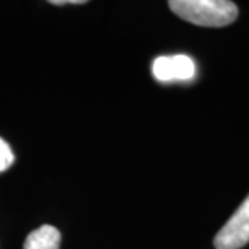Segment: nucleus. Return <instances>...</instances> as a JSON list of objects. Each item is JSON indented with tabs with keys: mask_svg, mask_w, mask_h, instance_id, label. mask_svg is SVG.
<instances>
[{
	"mask_svg": "<svg viewBox=\"0 0 249 249\" xmlns=\"http://www.w3.org/2000/svg\"><path fill=\"white\" fill-rule=\"evenodd\" d=\"M169 7L178 17L198 27H226L238 17L237 4L229 0H172Z\"/></svg>",
	"mask_w": 249,
	"mask_h": 249,
	"instance_id": "f257e3e1",
	"label": "nucleus"
},
{
	"mask_svg": "<svg viewBox=\"0 0 249 249\" xmlns=\"http://www.w3.org/2000/svg\"><path fill=\"white\" fill-rule=\"evenodd\" d=\"M249 242V194L216 234V249H241Z\"/></svg>",
	"mask_w": 249,
	"mask_h": 249,
	"instance_id": "f03ea898",
	"label": "nucleus"
},
{
	"mask_svg": "<svg viewBox=\"0 0 249 249\" xmlns=\"http://www.w3.org/2000/svg\"><path fill=\"white\" fill-rule=\"evenodd\" d=\"M60 242V231L50 224H45L28 235L24 242V249H58Z\"/></svg>",
	"mask_w": 249,
	"mask_h": 249,
	"instance_id": "7ed1b4c3",
	"label": "nucleus"
},
{
	"mask_svg": "<svg viewBox=\"0 0 249 249\" xmlns=\"http://www.w3.org/2000/svg\"><path fill=\"white\" fill-rule=\"evenodd\" d=\"M172 68H173V79L175 80H191L196 76V67L194 60L186 54L172 55Z\"/></svg>",
	"mask_w": 249,
	"mask_h": 249,
	"instance_id": "20e7f679",
	"label": "nucleus"
},
{
	"mask_svg": "<svg viewBox=\"0 0 249 249\" xmlns=\"http://www.w3.org/2000/svg\"><path fill=\"white\" fill-rule=\"evenodd\" d=\"M152 75L160 82H172L173 79V68H172V58L162 55L155 58L152 62Z\"/></svg>",
	"mask_w": 249,
	"mask_h": 249,
	"instance_id": "39448f33",
	"label": "nucleus"
},
{
	"mask_svg": "<svg viewBox=\"0 0 249 249\" xmlns=\"http://www.w3.org/2000/svg\"><path fill=\"white\" fill-rule=\"evenodd\" d=\"M14 162V154L11 151L7 142L0 137V172L7 170Z\"/></svg>",
	"mask_w": 249,
	"mask_h": 249,
	"instance_id": "423d86ee",
	"label": "nucleus"
},
{
	"mask_svg": "<svg viewBox=\"0 0 249 249\" xmlns=\"http://www.w3.org/2000/svg\"><path fill=\"white\" fill-rule=\"evenodd\" d=\"M52 4L57 6H64V4H85L86 0H52Z\"/></svg>",
	"mask_w": 249,
	"mask_h": 249,
	"instance_id": "0eeeda50",
	"label": "nucleus"
}]
</instances>
